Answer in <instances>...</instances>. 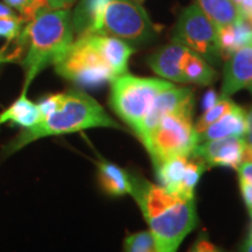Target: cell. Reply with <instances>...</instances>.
Instances as JSON below:
<instances>
[{"mask_svg": "<svg viewBox=\"0 0 252 252\" xmlns=\"http://www.w3.org/2000/svg\"><path fill=\"white\" fill-rule=\"evenodd\" d=\"M154 168L160 186L173 194L194 198L195 187L209 167L202 158L191 153L171 158Z\"/></svg>", "mask_w": 252, "mask_h": 252, "instance_id": "9", "label": "cell"}, {"mask_svg": "<svg viewBox=\"0 0 252 252\" xmlns=\"http://www.w3.org/2000/svg\"><path fill=\"white\" fill-rule=\"evenodd\" d=\"M71 19L78 35L106 34L130 45L150 42L157 34L149 14L133 0H81Z\"/></svg>", "mask_w": 252, "mask_h": 252, "instance_id": "2", "label": "cell"}, {"mask_svg": "<svg viewBox=\"0 0 252 252\" xmlns=\"http://www.w3.org/2000/svg\"><path fill=\"white\" fill-rule=\"evenodd\" d=\"M245 145L244 137H226L197 144L193 153L202 158L208 167L223 166L237 171Z\"/></svg>", "mask_w": 252, "mask_h": 252, "instance_id": "10", "label": "cell"}, {"mask_svg": "<svg viewBox=\"0 0 252 252\" xmlns=\"http://www.w3.org/2000/svg\"><path fill=\"white\" fill-rule=\"evenodd\" d=\"M245 133H247V112L236 104L231 111H229L214 124L208 126L202 133L197 134V144L226 137H244Z\"/></svg>", "mask_w": 252, "mask_h": 252, "instance_id": "15", "label": "cell"}, {"mask_svg": "<svg viewBox=\"0 0 252 252\" xmlns=\"http://www.w3.org/2000/svg\"><path fill=\"white\" fill-rule=\"evenodd\" d=\"M93 127L123 128L96 99L81 90H69L60 94L58 106L48 116L35 125L23 128L17 138L6 145L4 152L9 156L41 138L75 133Z\"/></svg>", "mask_w": 252, "mask_h": 252, "instance_id": "3", "label": "cell"}, {"mask_svg": "<svg viewBox=\"0 0 252 252\" xmlns=\"http://www.w3.org/2000/svg\"><path fill=\"white\" fill-rule=\"evenodd\" d=\"M131 193L150 226L159 252H176L197 225L194 198L173 194L162 186L130 174Z\"/></svg>", "mask_w": 252, "mask_h": 252, "instance_id": "1", "label": "cell"}, {"mask_svg": "<svg viewBox=\"0 0 252 252\" xmlns=\"http://www.w3.org/2000/svg\"><path fill=\"white\" fill-rule=\"evenodd\" d=\"M191 97H194V91L187 87L178 88L173 86L169 89L161 91L154 98L149 111L135 128V134L143 141L165 116L174 111Z\"/></svg>", "mask_w": 252, "mask_h": 252, "instance_id": "11", "label": "cell"}, {"mask_svg": "<svg viewBox=\"0 0 252 252\" xmlns=\"http://www.w3.org/2000/svg\"><path fill=\"white\" fill-rule=\"evenodd\" d=\"M60 76L81 87L96 88L116 78L88 34H80L64 55L55 63Z\"/></svg>", "mask_w": 252, "mask_h": 252, "instance_id": "7", "label": "cell"}, {"mask_svg": "<svg viewBox=\"0 0 252 252\" xmlns=\"http://www.w3.org/2000/svg\"><path fill=\"white\" fill-rule=\"evenodd\" d=\"M4 2L11 8L17 9L19 13H23L35 2V0H4Z\"/></svg>", "mask_w": 252, "mask_h": 252, "instance_id": "25", "label": "cell"}, {"mask_svg": "<svg viewBox=\"0 0 252 252\" xmlns=\"http://www.w3.org/2000/svg\"><path fill=\"white\" fill-rule=\"evenodd\" d=\"M242 252H252V238H248V241L245 242L243 248H242Z\"/></svg>", "mask_w": 252, "mask_h": 252, "instance_id": "32", "label": "cell"}, {"mask_svg": "<svg viewBox=\"0 0 252 252\" xmlns=\"http://www.w3.org/2000/svg\"><path fill=\"white\" fill-rule=\"evenodd\" d=\"M188 252H222L215 244H213L207 237H200L189 249Z\"/></svg>", "mask_w": 252, "mask_h": 252, "instance_id": "23", "label": "cell"}, {"mask_svg": "<svg viewBox=\"0 0 252 252\" xmlns=\"http://www.w3.org/2000/svg\"><path fill=\"white\" fill-rule=\"evenodd\" d=\"M87 34L89 35L91 42L99 50L116 77L127 72L128 60L135 53V49L130 43L119 37L106 34Z\"/></svg>", "mask_w": 252, "mask_h": 252, "instance_id": "13", "label": "cell"}, {"mask_svg": "<svg viewBox=\"0 0 252 252\" xmlns=\"http://www.w3.org/2000/svg\"><path fill=\"white\" fill-rule=\"evenodd\" d=\"M195 98L191 97L165 116L141 141L150 153L154 167L179 156H189L197 145L193 123Z\"/></svg>", "mask_w": 252, "mask_h": 252, "instance_id": "5", "label": "cell"}, {"mask_svg": "<svg viewBox=\"0 0 252 252\" xmlns=\"http://www.w3.org/2000/svg\"><path fill=\"white\" fill-rule=\"evenodd\" d=\"M40 119L37 104L28 99L26 93H21L18 99L0 113V127L6 123L12 122L23 128H27L39 123Z\"/></svg>", "mask_w": 252, "mask_h": 252, "instance_id": "17", "label": "cell"}, {"mask_svg": "<svg viewBox=\"0 0 252 252\" xmlns=\"http://www.w3.org/2000/svg\"><path fill=\"white\" fill-rule=\"evenodd\" d=\"M14 14L15 13L13 12V8H11L6 4H1V2H0V19L5 17H11V15Z\"/></svg>", "mask_w": 252, "mask_h": 252, "instance_id": "31", "label": "cell"}, {"mask_svg": "<svg viewBox=\"0 0 252 252\" xmlns=\"http://www.w3.org/2000/svg\"><path fill=\"white\" fill-rule=\"evenodd\" d=\"M25 26L20 15H11L0 19V37H5L6 40H12L21 33Z\"/></svg>", "mask_w": 252, "mask_h": 252, "instance_id": "22", "label": "cell"}, {"mask_svg": "<svg viewBox=\"0 0 252 252\" xmlns=\"http://www.w3.org/2000/svg\"><path fill=\"white\" fill-rule=\"evenodd\" d=\"M249 90H250V91H251V93H252V86H251L250 88H249Z\"/></svg>", "mask_w": 252, "mask_h": 252, "instance_id": "35", "label": "cell"}, {"mask_svg": "<svg viewBox=\"0 0 252 252\" xmlns=\"http://www.w3.org/2000/svg\"><path fill=\"white\" fill-rule=\"evenodd\" d=\"M23 33L27 53L21 65L25 82L21 93H26L37 75L48 65H54L74 41L70 9H45L26 24Z\"/></svg>", "mask_w": 252, "mask_h": 252, "instance_id": "4", "label": "cell"}, {"mask_svg": "<svg viewBox=\"0 0 252 252\" xmlns=\"http://www.w3.org/2000/svg\"><path fill=\"white\" fill-rule=\"evenodd\" d=\"M110 83V105L134 131L158 94L174 86L169 81L138 77L127 72L113 78Z\"/></svg>", "mask_w": 252, "mask_h": 252, "instance_id": "6", "label": "cell"}, {"mask_svg": "<svg viewBox=\"0 0 252 252\" xmlns=\"http://www.w3.org/2000/svg\"><path fill=\"white\" fill-rule=\"evenodd\" d=\"M251 23H252V20H251Z\"/></svg>", "mask_w": 252, "mask_h": 252, "instance_id": "39", "label": "cell"}, {"mask_svg": "<svg viewBox=\"0 0 252 252\" xmlns=\"http://www.w3.org/2000/svg\"><path fill=\"white\" fill-rule=\"evenodd\" d=\"M195 4L216 28L231 26L244 19L239 6L232 0H195Z\"/></svg>", "mask_w": 252, "mask_h": 252, "instance_id": "16", "label": "cell"}, {"mask_svg": "<svg viewBox=\"0 0 252 252\" xmlns=\"http://www.w3.org/2000/svg\"><path fill=\"white\" fill-rule=\"evenodd\" d=\"M232 1H235V2H236V4H237V5H239V2H241V1H242V0H232Z\"/></svg>", "mask_w": 252, "mask_h": 252, "instance_id": "34", "label": "cell"}, {"mask_svg": "<svg viewBox=\"0 0 252 252\" xmlns=\"http://www.w3.org/2000/svg\"><path fill=\"white\" fill-rule=\"evenodd\" d=\"M250 214H251V216H252V213H250Z\"/></svg>", "mask_w": 252, "mask_h": 252, "instance_id": "37", "label": "cell"}, {"mask_svg": "<svg viewBox=\"0 0 252 252\" xmlns=\"http://www.w3.org/2000/svg\"><path fill=\"white\" fill-rule=\"evenodd\" d=\"M124 252H159L151 231H140L125 238Z\"/></svg>", "mask_w": 252, "mask_h": 252, "instance_id": "21", "label": "cell"}, {"mask_svg": "<svg viewBox=\"0 0 252 252\" xmlns=\"http://www.w3.org/2000/svg\"><path fill=\"white\" fill-rule=\"evenodd\" d=\"M188 48L178 42H172L161 47L147 59L150 68L166 80L186 83L182 74V60Z\"/></svg>", "mask_w": 252, "mask_h": 252, "instance_id": "14", "label": "cell"}, {"mask_svg": "<svg viewBox=\"0 0 252 252\" xmlns=\"http://www.w3.org/2000/svg\"><path fill=\"white\" fill-rule=\"evenodd\" d=\"M172 41L196 53L212 65H219L223 60L217 28L196 4L186 7L179 15Z\"/></svg>", "mask_w": 252, "mask_h": 252, "instance_id": "8", "label": "cell"}, {"mask_svg": "<svg viewBox=\"0 0 252 252\" xmlns=\"http://www.w3.org/2000/svg\"><path fill=\"white\" fill-rule=\"evenodd\" d=\"M98 180L105 193L112 196H123L131 193L130 174L115 163L109 161L97 162Z\"/></svg>", "mask_w": 252, "mask_h": 252, "instance_id": "18", "label": "cell"}, {"mask_svg": "<svg viewBox=\"0 0 252 252\" xmlns=\"http://www.w3.org/2000/svg\"><path fill=\"white\" fill-rule=\"evenodd\" d=\"M252 86V42L248 43L226 59L223 70L220 96L230 97Z\"/></svg>", "mask_w": 252, "mask_h": 252, "instance_id": "12", "label": "cell"}, {"mask_svg": "<svg viewBox=\"0 0 252 252\" xmlns=\"http://www.w3.org/2000/svg\"><path fill=\"white\" fill-rule=\"evenodd\" d=\"M239 179H244L252 184V162H242L237 168Z\"/></svg>", "mask_w": 252, "mask_h": 252, "instance_id": "26", "label": "cell"}, {"mask_svg": "<svg viewBox=\"0 0 252 252\" xmlns=\"http://www.w3.org/2000/svg\"><path fill=\"white\" fill-rule=\"evenodd\" d=\"M250 238H252V230H251V234H250Z\"/></svg>", "mask_w": 252, "mask_h": 252, "instance_id": "36", "label": "cell"}, {"mask_svg": "<svg viewBox=\"0 0 252 252\" xmlns=\"http://www.w3.org/2000/svg\"><path fill=\"white\" fill-rule=\"evenodd\" d=\"M235 105L236 103L234 100L230 99V97L220 96L219 100H217L213 106H210L209 109L204 110L202 117L198 119V122L195 124V131H196V134L202 133L208 126L214 124V123L222 118L223 116L226 115L229 111H231V110L235 108Z\"/></svg>", "mask_w": 252, "mask_h": 252, "instance_id": "20", "label": "cell"}, {"mask_svg": "<svg viewBox=\"0 0 252 252\" xmlns=\"http://www.w3.org/2000/svg\"><path fill=\"white\" fill-rule=\"evenodd\" d=\"M0 64H1V62H0Z\"/></svg>", "mask_w": 252, "mask_h": 252, "instance_id": "38", "label": "cell"}, {"mask_svg": "<svg viewBox=\"0 0 252 252\" xmlns=\"http://www.w3.org/2000/svg\"><path fill=\"white\" fill-rule=\"evenodd\" d=\"M182 74L186 83L210 86L217 80V71L196 53L187 49L182 60Z\"/></svg>", "mask_w": 252, "mask_h": 252, "instance_id": "19", "label": "cell"}, {"mask_svg": "<svg viewBox=\"0 0 252 252\" xmlns=\"http://www.w3.org/2000/svg\"><path fill=\"white\" fill-rule=\"evenodd\" d=\"M220 96H217V94L215 93L214 90H209L208 93L206 94V96H204L203 98V106H204V110L209 109L210 106H213L214 104H215L217 100H219Z\"/></svg>", "mask_w": 252, "mask_h": 252, "instance_id": "29", "label": "cell"}, {"mask_svg": "<svg viewBox=\"0 0 252 252\" xmlns=\"http://www.w3.org/2000/svg\"><path fill=\"white\" fill-rule=\"evenodd\" d=\"M239 9H241L242 15L244 19L251 21L252 20V0H242L239 2Z\"/></svg>", "mask_w": 252, "mask_h": 252, "instance_id": "28", "label": "cell"}, {"mask_svg": "<svg viewBox=\"0 0 252 252\" xmlns=\"http://www.w3.org/2000/svg\"><path fill=\"white\" fill-rule=\"evenodd\" d=\"M244 137L247 144L252 146V106L249 112H247V133Z\"/></svg>", "mask_w": 252, "mask_h": 252, "instance_id": "30", "label": "cell"}, {"mask_svg": "<svg viewBox=\"0 0 252 252\" xmlns=\"http://www.w3.org/2000/svg\"><path fill=\"white\" fill-rule=\"evenodd\" d=\"M50 9H68L75 0H45Z\"/></svg>", "mask_w": 252, "mask_h": 252, "instance_id": "27", "label": "cell"}, {"mask_svg": "<svg viewBox=\"0 0 252 252\" xmlns=\"http://www.w3.org/2000/svg\"><path fill=\"white\" fill-rule=\"evenodd\" d=\"M133 1H135V2H138V4H143V2L145 1V0H133Z\"/></svg>", "mask_w": 252, "mask_h": 252, "instance_id": "33", "label": "cell"}, {"mask_svg": "<svg viewBox=\"0 0 252 252\" xmlns=\"http://www.w3.org/2000/svg\"><path fill=\"white\" fill-rule=\"evenodd\" d=\"M239 187H241L242 195H243L244 202L248 209L252 213V184L244 179H239Z\"/></svg>", "mask_w": 252, "mask_h": 252, "instance_id": "24", "label": "cell"}]
</instances>
